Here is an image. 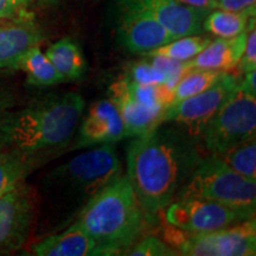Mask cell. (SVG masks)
I'll return each mask as SVG.
<instances>
[{"mask_svg": "<svg viewBox=\"0 0 256 256\" xmlns=\"http://www.w3.org/2000/svg\"><path fill=\"white\" fill-rule=\"evenodd\" d=\"M202 158L197 139L162 127L136 136L127 148V178L147 218L165 210Z\"/></svg>", "mask_w": 256, "mask_h": 256, "instance_id": "1", "label": "cell"}, {"mask_svg": "<svg viewBox=\"0 0 256 256\" xmlns=\"http://www.w3.org/2000/svg\"><path fill=\"white\" fill-rule=\"evenodd\" d=\"M84 107L78 92H64L46 96L22 110L6 112L0 124L2 145L32 156L66 146Z\"/></svg>", "mask_w": 256, "mask_h": 256, "instance_id": "2", "label": "cell"}, {"mask_svg": "<svg viewBox=\"0 0 256 256\" xmlns=\"http://www.w3.org/2000/svg\"><path fill=\"white\" fill-rule=\"evenodd\" d=\"M146 220L127 176L120 174L92 198L75 222L95 241L94 255H121L136 241Z\"/></svg>", "mask_w": 256, "mask_h": 256, "instance_id": "3", "label": "cell"}, {"mask_svg": "<svg viewBox=\"0 0 256 256\" xmlns=\"http://www.w3.org/2000/svg\"><path fill=\"white\" fill-rule=\"evenodd\" d=\"M122 172L114 144H102L82 152L54 170L50 182L62 197L69 217L81 210Z\"/></svg>", "mask_w": 256, "mask_h": 256, "instance_id": "4", "label": "cell"}, {"mask_svg": "<svg viewBox=\"0 0 256 256\" xmlns=\"http://www.w3.org/2000/svg\"><path fill=\"white\" fill-rule=\"evenodd\" d=\"M204 198L255 217L256 180L234 172L215 156L203 158L174 200Z\"/></svg>", "mask_w": 256, "mask_h": 256, "instance_id": "5", "label": "cell"}, {"mask_svg": "<svg viewBox=\"0 0 256 256\" xmlns=\"http://www.w3.org/2000/svg\"><path fill=\"white\" fill-rule=\"evenodd\" d=\"M256 136V96L241 86L234 89L202 134L200 140L210 154Z\"/></svg>", "mask_w": 256, "mask_h": 256, "instance_id": "6", "label": "cell"}, {"mask_svg": "<svg viewBox=\"0 0 256 256\" xmlns=\"http://www.w3.org/2000/svg\"><path fill=\"white\" fill-rule=\"evenodd\" d=\"M240 80L238 76L226 72L206 90L174 102L166 108L162 124H176L183 127L188 136L200 139L208 124L238 87Z\"/></svg>", "mask_w": 256, "mask_h": 256, "instance_id": "7", "label": "cell"}, {"mask_svg": "<svg viewBox=\"0 0 256 256\" xmlns=\"http://www.w3.org/2000/svg\"><path fill=\"white\" fill-rule=\"evenodd\" d=\"M255 217L204 198H180L166 208L171 226L190 234H206Z\"/></svg>", "mask_w": 256, "mask_h": 256, "instance_id": "8", "label": "cell"}, {"mask_svg": "<svg viewBox=\"0 0 256 256\" xmlns=\"http://www.w3.org/2000/svg\"><path fill=\"white\" fill-rule=\"evenodd\" d=\"M118 40L133 54H150L176 37L154 18L142 0H116Z\"/></svg>", "mask_w": 256, "mask_h": 256, "instance_id": "9", "label": "cell"}, {"mask_svg": "<svg viewBox=\"0 0 256 256\" xmlns=\"http://www.w3.org/2000/svg\"><path fill=\"white\" fill-rule=\"evenodd\" d=\"M178 248L179 254L185 256H254L255 218L206 234H185Z\"/></svg>", "mask_w": 256, "mask_h": 256, "instance_id": "10", "label": "cell"}, {"mask_svg": "<svg viewBox=\"0 0 256 256\" xmlns=\"http://www.w3.org/2000/svg\"><path fill=\"white\" fill-rule=\"evenodd\" d=\"M34 214V196L20 183L0 197V255L17 252L26 242Z\"/></svg>", "mask_w": 256, "mask_h": 256, "instance_id": "11", "label": "cell"}, {"mask_svg": "<svg viewBox=\"0 0 256 256\" xmlns=\"http://www.w3.org/2000/svg\"><path fill=\"white\" fill-rule=\"evenodd\" d=\"M124 138L126 132L116 106L112 100H100L92 104L83 119L75 148L115 144Z\"/></svg>", "mask_w": 256, "mask_h": 256, "instance_id": "12", "label": "cell"}, {"mask_svg": "<svg viewBox=\"0 0 256 256\" xmlns=\"http://www.w3.org/2000/svg\"><path fill=\"white\" fill-rule=\"evenodd\" d=\"M154 18L176 38L200 34L209 10L192 8L179 0H142Z\"/></svg>", "mask_w": 256, "mask_h": 256, "instance_id": "13", "label": "cell"}, {"mask_svg": "<svg viewBox=\"0 0 256 256\" xmlns=\"http://www.w3.org/2000/svg\"><path fill=\"white\" fill-rule=\"evenodd\" d=\"M110 100L114 102L121 115L126 138L144 136L162 124V114L144 107L134 100L126 78L118 80L110 86Z\"/></svg>", "mask_w": 256, "mask_h": 256, "instance_id": "14", "label": "cell"}, {"mask_svg": "<svg viewBox=\"0 0 256 256\" xmlns=\"http://www.w3.org/2000/svg\"><path fill=\"white\" fill-rule=\"evenodd\" d=\"M247 31L248 28L232 38L217 37L216 40H211L196 57L188 60L190 68L218 70L224 72L236 69L244 48Z\"/></svg>", "mask_w": 256, "mask_h": 256, "instance_id": "15", "label": "cell"}, {"mask_svg": "<svg viewBox=\"0 0 256 256\" xmlns=\"http://www.w3.org/2000/svg\"><path fill=\"white\" fill-rule=\"evenodd\" d=\"M95 249L94 240L74 222L64 232L42 240L32 252L37 256H88L94 255Z\"/></svg>", "mask_w": 256, "mask_h": 256, "instance_id": "16", "label": "cell"}, {"mask_svg": "<svg viewBox=\"0 0 256 256\" xmlns=\"http://www.w3.org/2000/svg\"><path fill=\"white\" fill-rule=\"evenodd\" d=\"M42 40L40 31L30 20L0 25V68H12L22 54Z\"/></svg>", "mask_w": 256, "mask_h": 256, "instance_id": "17", "label": "cell"}, {"mask_svg": "<svg viewBox=\"0 0 256 256\" xmlns=\"http://www.w3.org/2000/svg\"><path fill=\"white\" fill-rule=\"evenodd\" d=\"M46 55L64 81H78L87 72V60L72 38H62L48 48Z\"/></svg>", "mask_w": 256, "mask_h": 256, "instance_id": "18", "label": "cell"}, {"mask_svg": "<svg viewBox=\"0 0 256 256\" xmlns=\"http://www.w3.org/2000/svg\"><path fill=\"white\" fill-rule=\"evenodd\" d=\"M11 69L22 70L26 74L28 81L34 86H55L64 80L54 64L48 58L46 52L40 50V46H34L16 60Z\"/></svg>", "mask_w": 256, "mask_h": 256, "instance_id": "19", "label": "cell"}, {"mask_svg": "<svg viewBox=\"0 0 256 256\" xmlns=\"http://www.w3.org/2000/svg\"><path fill=\"white\" fill-rule=\"evenodd\" d=\"M252 17H255V10L242 12L211 10L203 20V31L220 38H232L247 30Z\"/></svg>", "mask_w": 256, "mask_h": 256, "instance_id": "20", "label": "cell"}, {"mask_svg": "<svg viewBox=\"0 0 256 256\" xmlns=\"http://www.w3.org/2000/svg\"><path fill=\"white\" fill-rule=\"evenodd\" d=\"M34 158L14 148L0 150V197L23 183L34 165Z\"/></svg>", "mask_w": 256, "mask_h": 256, "instance_id": "21", "label": "cell"}, {"mask_svg": "<svg viewBox=\"0 0 256 256\" xmlns=\"http://www.w3.org/2000/svg\"><path fill=\"white\" fill-rule=\"evenodd\" d=\"M212 156L218 158L236 174L256 180V136Z\"/></svg>", "mask_w": 256, "mask_h": 256, "instance_id": "22", "label": "cell"}, {"mask_svg": "<svg viewBox=\"0 0 256 256\" xmlns=\"http://www.w3.org/2000/svg\"><path fill=\"white\" fill-rule=\"evenodd\" d=\"M224 72L191 68L179 78L172 89L174 104L206 90L224 75Z\"/></svg>", "mask_w": 256, "mask_h": 256, "instance_id": "23", "label": "cell"}, {"mask_svg": "<svg viewBox=\"0 0 256 256\" xmlns=\"http://www.w3.org/2000/svg\"><path fill=\"white\" fill-rule=\"evenodd\" d=\"M210 42V37L200 36V34L179 37L165 44V46L151 51L150 54H147V56L160 55L168 57V58L182 60V62H186V60L196 57Z\"/></svg>", "mask_w": 256, "mask_h": 256, "instance_id": "24", "label": "cell"}, {"mask_svg": "<svg viewBox=\"0 0 256 256\" xmlns=\"http://www.w3.org/2000/svg\"><path fill=\"white\" fill-rule=\"evenodd\" d=\"M127 78L132 82L139 83V84L146 86H168L170 89H174L170 76L162 69L158 68L156 64L150 60H140V62L133 63L128 69Z\"/></svg>", "mask_w": 256, "mask_h": 256, "instance_id": "25", "label": "cell"}, {"mask_svg": "<svg viewBox=\"0 0 256 256\" xmlns=\"http://www.w3.org/2000/svg\"><path fill=\"white\" fill-rule=\"evenodd\" d=\"M127 81H128V88H130V92L134 98V100L139 102L140 104H142L144 107L164 115L166 107L164 106V104H162V98H160L159 86L139 84V83L132 82L128 78Z\"/></svg>", "mask_w": 256, "mask_h": 256, "instance_id": "26", "label": "cell"}, {"mask_svg": "<svg viewBox=\"0 0 256 256\" xmlns=\"http://www.w3.org/2000/svg\"><path fill=\"white\" fill-rule=\"evenodd\" d=\"M124 255L130 256H174L178 252L171 248L168 243L159 240L156 236H146L139 242H134L124 252Z\"/></svg>", "mask_w": 256, "mask_h": 256, "instance_id": "27", "label": "cell"}, {"mask_svg": "<svg viewBox=\"0 0 256 256\" xmlns=\"http://www.w3.org/2000/svg\"><path fill=\"white\" fill-rule=\"evenodd\" d=\"M240 72L246 74L256 70V30H255V17L249 22L247 31V38L243 48V52L238 64Z\"/></svg>", "mask_w": 256, "mask_h": 256, "instance_id": "28", "label": "cell"}, {"mask_svg": "<svg viewBox=\"0 0 256 256\" xmlns=\"http://www.w3.org/2000/svg\"><path fill=\"white\" fill-rule=\"evenodd\" d=\"M26 5L19 0H0V20H28Z\"/></svg>", "mask_w": 256, "mask_h": 256, "instance_id": "29", "label": "cell"}, {"mask_svg": "<svg viewBox=\"0 0 256 256\" xmlns=\"http://www.w3.org/2000/svg\"><path fill=\"white\" fill-rule=\"evenodd\" d=\"M218 8L226 11L242 12L256 8V0H216Z\"/></svg>", "mask_w": 256, "mask_h": 256, "instance_id": "30", "label": "cell"}, {"mask_svg": "<svg viewBox=\"0 0 256 256\" xmlns=\"http://www.w3.org/2000/svg\"><path fill=\"white\" fill-rule=\"evenodd\" d=\"M180 2H183L185 5L192 6V8H203V10H215L218 8L216 0H179Z\"/></svg>", "mask_w": 256, "mask_h": 256, "instance_id": "31", "label": "cell"}, {"mask_svg": "<svg viewBox=\"0 0 256 256\" xmlns=\"http://www.w3.org/2000/svg\"><path fill=\"white\" fill-rule=\"evenodd\" d=\"M6 107H8V104H6V100L4 98H2V96H0V124H2V118H4V115L6 114ZM2 134H0V148H2Z\"/></svg>", "mask_w": 256, "mask_h": 256, "instance_id": "32", "label": "cell"}, {"mask_svg": "<svg viewBox=\"0 0 256 256\" xmlns=\"http://www.w3.org/2000/svg\"><path fill=\"white\" fill-rule=\"evenodd\" d=\"M19 2H23V4L24 5H28V2H31V0H19Z\"/></svg>", "mask_w": 256, "mask_h": 256, "instance_id": "33", "label": "cell"}]
</instances>
